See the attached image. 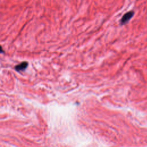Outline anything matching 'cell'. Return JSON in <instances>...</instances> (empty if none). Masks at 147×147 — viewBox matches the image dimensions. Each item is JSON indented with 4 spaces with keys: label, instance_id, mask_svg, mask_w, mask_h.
Returning a JSON list of instances; mask_svg holds the SVG:
<instances>
[{
    "label": "cell",
    "instance_id": "obj_1",
    "mask_svg": "<svg viewBox=\"0 0 147 147\" xmlns=\"http://www.w3.org/2000/svg\"><path fill=\"white\" fill-rule=\"evenodd\" d=\"M134 12L133 11H129L127 13H126L122 17L120 23L121 25H125L128 22V21L133 17L134 16Z\"/></svg>",
    "mask_w": 147,
    "mask_h": 147
},
{
    "label": "cell",
    "instance_id": "obj_2",
    "mask_svg": "<svg viewBox=\"0 0 147 147\" xmlns=\"http://www.w3.org/2000/svg\"><path fill=\"white\" fill-rule=\"evenodd\" d=\"M27 66H28V63L26 61H23L20 63L19 64H17V65H16L14 67V69L17 71L20 72V71L25 70Z\"/></svg>",
    "mask_w": 147,
    "mask_h": 147
}]
</instances>
